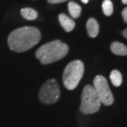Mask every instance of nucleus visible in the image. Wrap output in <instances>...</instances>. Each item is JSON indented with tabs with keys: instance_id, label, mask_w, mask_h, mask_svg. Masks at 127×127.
<instances>
[{
	"instance_id": "1",
	"label": "nucleus",
	"mask_w": 127,
	"mask_h": 127,
	"mask_svg": "<svg viewBox=\"0 0 127 127\" xmlns=\"http://www.w3.org/2000/svg\"><path fill=\"white\" fill-rule=\"evenodd\" d=\"M39 29L32 26L18 28L9 34L8 45L15 52H23L31 49L40 41Z\"/></svg>"
},
{
	"instance_id": "2",
	"label": "nucleus",
	"mask_w": 127,
	"mask_h": 127,
	"mask_svg": "<svg viewBox=\"0 0 127 127\" xmlns=\"http://www.w3.org/2000/svg\"><path fill=\"white\" fill-rule=\"evenodd\" d=\"M68 46L59 40L51 41L37 50L35 57L42 64H49L63 59L68 54Z\"/></svg>"
},
{
	"instance_id": "3",
	"label": "nucleus",
	"mask_w": 127,
	"mask_h": 127,
	"mask_svg": "<svg viewBox=\"0 0 127 127\" xmlns=\"http://www.w3.org/2000/svg\"><path fill=\"white\" fill-rule=\"evenodd\" d=\"M84 73V64L80 60H74L67 64L63 73L64 86L69 91L74 90L81 80Z\"/></svg>"
},
{
	"instance_id": "4",
	"label": "nucleus",
	"mask_w": 127,
	"mask_h": 127,
	"mask_svg": "<svg viewBox=\"0 0 127 127\" xmlns=\"http://www.w3.org/2000/svg\"><path fill=\"white\" fill-rule=\"evenodd\" d=\"M100 100L95 92V88L91 85L84 87L81 95L80 110L84 114H91L99 111Z\"/></svg>"
},
{
	"instance_id": "5",
	"label": "nucleus",
	"mask_w": 127,
	"mask_h": 127,
	"mask_svg": "<svg viewBox=\"0 0 127 127\" xmlns=\"http://www.w3.org/2000/svg\"><path fill=\"white\" fill-rule=\"evenodd\" d=\"M60 97V90L58 82L50 78L42 85L39 91V99L42 103L52 104L58 101Z\"/></svg>"
},
{
	"instance_id": "6",
	"label": "nucleus",
	"mask_w": 127,
	"mask_h": 127,
	"mask_svg": "<svg viewBox=\"0 0 127 127\" xmlns=\"http://www.w3.org/2000/svg\"><path fill=\"white\" fill-rule=\"evenodd\" d=\"M93 88L100 100L106 106L113 104L114 97L107 79L102 76H97L93 80Z\"/></svg>"
},
{
	"instance_id": "7",
	"label": "nucleus",
	"mask_w": 127,
	"mask_h": 127,
	"mask_svg": "<svg viewBox=\"0 0 127 127\" xmlns=\"http://www.w3.org/2000/svg\"><path fill=\"white\" fill-rule=\"evenodd\" d=\"M59 20L61 26L66 32H71L75 28L76 23L74 21L67 16L66 14H60L59 15Z\"/></svg>"
},
{
	"instance_id": "8",
	"label": "nucleus",
	"mask_w": 127,
	"mask_h": 127,
	"mask_svg": "<svg viewBox=\"0 0 127 127\" xmlns=\"http://www.w3.org/2000/svg\"><path fill=\"white\" fill-rule=\"evenodd\" d=\"M86 29L88 35L91 37H95L99 33V24L95 18L88 19L86 23Z\"/></svg>"
},
{
	"instance_id": "9",
	"label": "nucleus",
	"mask_w": 127,
	"mask_h": 127,
	"mask_svg": "<svg viewBox=\"0 0 127 127\" xmlns=\"http://www.w3.org/2000/svg\"><path fill=\"white\" fill-rule=\"evenodd\" d=\"M110 50L116 55L125 56L127 55V47L119 42H113L110 45Z\"/></svg>"
},
{
	"instance_id": "10",
	"label": "nucleus",
	"mask_w": 127,
	"mask_h": 127,
	"mask_svg": "<svg viewBox=\"0 0 127 127\" xmlns=\"http://www.w3.org/2000/svg\"><path fill=\"white\" fill-rule=\"evenodd\" d=\"M21 14L23 18H26L28 21H33L35 20L38 14L35 9L32 8H24L21 9Z\"/></svg>"
},
{
	"instance_id": "11",
	"label": "nucleus",
	"mask_w": 127,
	"mask_h": 127,
	"mask_svg": "<svg viewBox=\"0 0 127 127\" xmlns=\"http://www.w3.org/2000/svg\"><path fill=\"white\" fill-rule=\"evenodd\" d=\"M68 9L69 14L72 16V18H77L81 15V7L74 1H70L68 3Z\"/></svg>"
},
{
	"instance_id": "12",
	"label": "nucleus",
	"mask_w": 127,
	"mask_h": 127,
	"mask_svg": "<svg viewBox=\"0 0 127 127\" xmlns=\"http://www.w3.org/2000/svg\"><path fill=\"white\" fill-rule=\"evenodd\" d=\"M110 80L114 86H120L122 83V76L118 70H113L110 73Z\"/></svg>"
},
{
	"instance_id": "13",
	"label": "nucleus",
	"mask_w": 127,
	"mask_h": 127,
	"mask_svg": "<svg viewBox=\"0 0 127 127\" xmlns=\"http://www.w3.org/2000/svg\"><path fill=\"white\" fill-rule=\"evenodd\" d=\"M102 10H103V13L105 16H110L114 11L113 4L110 0H104L102 2Z\"/></svg>"
},
{
	"instance_id": "14",
	"label": "nucleus",
	"mask_w": 127,
	"mask_h": 127,
	"mask_svg": "<svg viewBox=\"0 0 127 127\" xmlns=\"http://www.w3.org/2000/svg\"><path fill=\"white\" fill-rule=\"evenodd\" d=\"M122 15L124 21L125 23H127V6L126 8H124V9H123L122 12Z\"/></svg>"
},
{
	"instance_id": "15",
	"label": "nucleus",
	"mask_w": 127,
	"mask_h": 127,
	"mask_svg": "<svg viewBox=\"0 0 127 127\" xmlns=\"http://www.w3.org/2000/svg\"><path fill=\"white\" fill-rule=\"evenodd\" d=\"M47 1L50 4H59V3H62L68 0H47Z\"/></svg>"
},
{
	"instance_id": "16",
	"label": "nucleus",
	"mask_w": 127,
	"mask_h": 127,
	"mask_svg": "<svg viewBox=\"0 0 127 127\" xmlns=\"http://www.w3.org/2000/svg\"><path fill=\"white\" fill-rule=\"evenodd\" d=\"M122 34H123V35H124V37L127 39V28H126V29H124V30Z\"/></svg>"
},
{
	"instance_id": "17",
	"label": "nucleus",
	"mask_w": 127,
	"mask_h": 127,
	"mask_svg": "<svg viewBox=\"0 0 127 127\" xmlns=\"http://www.w3.org/2000/svg\"><path fill=\"white\" fill-rule=\"evenodd\" d=\"M81 1L83 3H84V4H87V3L88 2V1H89V0H81Z\"/></svg>"
},
{
	"instance_id": "18",
	"label": "nucleus",
	"mask_w": 127,
	"mask_h": 127,
	"mask_svg": "<svg viewBox=\"0 0 127 127\" xmlns=\"http://www.w3.org/2000/svg\"><path fill=\"white\" fill-rule=\"evenodd\" d=\"M124 4H127V0H122Z\"/></svg>"
}]
</instances>
